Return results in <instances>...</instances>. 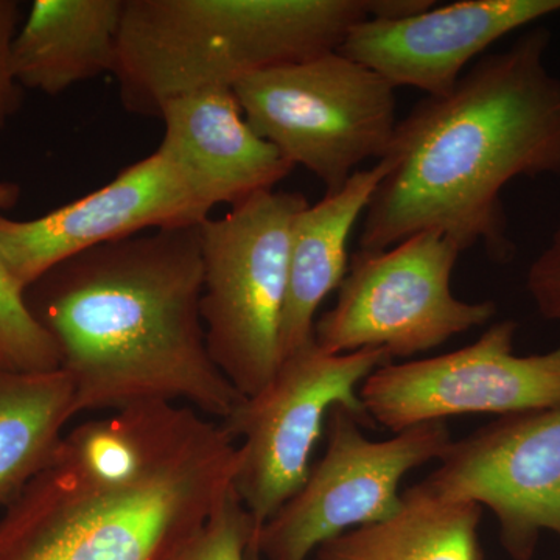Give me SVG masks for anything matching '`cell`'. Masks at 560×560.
Listing matches in <instances>:
<instances>
[{"mask_svg": "<svg viewBox=\"0 0 560 560\" xmlns=\"http://www.w3.org/2000/svg\"><path fill=\"white\" fill-rule=\"evenodd\" d=\"M219 420L145 404L80 423L7 503L0 560H158L234 489Z\"/></svg>", "mask_w": 560, "mask_h": 560, "instance_id": "cell-1", "label": "cell"}, {"mask_svg": "<svg viewBox=\"0 0 560 560\" xmlns=\"http://www.w3.org/2000/svg\"><path fill=\"white\" fill-rule=\"evenodd\" d=\"M551 32L530 28L485 55L444 97H425L397 121L360 250L377 253L438 231L466 250L510 261L501 191L518 176L560 175V79L547 68Z\"/></svg>", "mask_w": 560, "mask_h": 560, "instance_id": "cell-2", "label": "cell"}, {"mask_svg": "<svg viewBox=\"0 0 560 560\" xmlns=\"http://www.w3.org/2000/svg\"><path fill=\"white\" fill-rule=\"evenodd\" d=\"M201 296V224L95 246L25 291L79 415L179 404L224 422L245 397L210 357Z\"/></svg>", "mask_w": 560, "mask_h": 560, "instance_id": "cell-3", "label": "cell"}, {"mask_svg": "<svg viewBox=\"0 0 560 560\" xmlns=\"http://www.w3.org/2000/svg\"><path fill=\"white\" fill-rule=\"evenodd\" d=\"M374 0H127L113 77L121 106L160 117L183 95L340 49Z\"/></svg>", "mask_w": 560, "mask_h": 560, "instance_id": "cell-4", "label": "cell"}, {"mask_svg": "<svg viewBox=\"0 0 560 560\" xmlns=\"http://www.w3.org/2000/svg\"><path fill=\"white\" fill-rule=\"evenodd\" d=\"M307 205L300 191H264L201 224L206 342L243 397L278 371L291 224Z\"/></svg>", "mask_w": 560, "mask_h": 560, "instance_id": "cell-5", "label": "cell"}, {"mask_svg": "<svg viewBox=\"0 0 560 560\" xmlns=\"http://www.w3.org/2000/svg\"><path fill=\"white\" fill-rule=\"evenodd\" d=\"M234 94L243 116L293 167L340 190L361 162L385 156L397 127L396 90L340 51L253 73Z\"/></svg>", "mask_w": 560, "mask_h": 560, "instance_id": "cell-6", "label": "cell"}, {"mask_svg": "<svg viewBox=\"0 0 560 560\" xmlns=\"http://www.w3.org/2000/svg\"><path fill=\"white\" fill-rule=\"evenodd\" d=\"M390 359L385 350L337 355L324 352L313 338L280 361L275 377L221 422L237 442L241 464L234 489L253 521L254 539L307 480L313 453L335 407L348 408L363 427L374 425L359 390Z\"/></svg>", "mask_w": 560, "mask_h": 560, "instance_id": "cell-7", "label": "cell"}, {"mask_svg": "<svg viewBox=\"0 0 560 560\" xmlns=\"http://www.w3.org/2000/svg\"><path fill=\"white\" fill-rule=\"evenodd\" d=\"M463 249L438 231H423L377 253L359 250L349 260L338 300L315 323L324 352L382 349L410 359L485 326L492 301L455 296L452 275Z\"/></svg>", "mask_w": 560, "mask_h": 560, "instance_id": "cell-8", "label": "cell"}, {"mask_svg": "<svg viewBox=\"0 0 560 560\" xmlns=\"http://www.w3.org/2000/svg\"><path fill=\"white\" fill-rule=\"evenodd\" d=\"M361 427L342 405L329 412L326 453L261 526L250 560H311L327 540L385 521L399 510L401 480L440 460L453 441L445 422L420 423L386 441L370 440Z\"/></svg>", "mask_w": 560, "mask_h": 560, "instance_id": "cell-9", "label": "cell"}, {"mask_svg": "<svg viewBox=\"0 0 560 560\" xmlns=\"http://www.w3.org/2000/svg\"><path fill=\"white\" fill-rule=\"evenodd\" d=\"M517 323L492 324L477 341L433 359L383 364L361 383L372 422L394 433L459 415L511 416L560 405V346L517 355Z\"/></svg>", "mask_w": 560, "mask_h": 560, "instance_id": "cell-10", "label": "cell"}, {"mask_svg": "<svg viewBox=\"0 0 560 560\" xmlns=\"http://www.w3.org/2000/svg\"><path fill=\"white\" fill-rule=\"evenodd\" d=\"M422 482L442 499L489 508L508 556L533 559L541 534L560 539V405L452 441Z\"/></svg>", "mask_w": 560, "mask_h": 560, "instance_id": "cell-11", "label": "cell"}, {"mask_svg": "<svg viewBox=\"0 0 560 560\" xmlns=\"http://www.w3.org/2000/svg\"><path fill=\"white\" fill-rule=\"evenodd\" d=\"M210 209L160 149L102 189L35 220L0 215V260L22 291L62 261L145 231L200 226Z\"/></svg>", "mask_w": 560, "mask_h": 560, "instance_id": "cell-12", "label": "cell"}, {"mask_svg": "<svg viewBox=\"0 0 560 560\" xmlns=\"http://www.w3.org/2000/svg\"><path fill=\"white\" fill-rule=\"evenodd\" d=\"M559 11L560 0H459L400 20L370 18L338 51L394 90L444 97L493 43Z\"/></svg>", "mask_w": 560, "mask_h": 560, "instance_id": "cell-13", "label": "cell"}, {"mask_svg": "<svg viewBox=\"0 0 560 560\" xmlns=\"http://www.w3.org/2000/svg\"><path fill=\"white\" fill-rule=\"evenodd\" d=\"M167 154L210 210L232 208L275 190L293 172L282 154L249 127L234 90H208L162 106Z\"/></svg>", "mask_w": 560, "mask_h": 560, "instance_id": "cell-14", "label": "cell"}, {"mask_svg": "<svg viewBox=\"0 0 560 560\" xmlns=\"http://www.w3.org/2000/svg\"><path fill=\"white\" fill-rule=\"evenodd\" d=\"M381 161L357 171L340 190L294 217L289 246V283L280 323V361L315 338L319 305L340 289L349 268L348 243L361 213L383 178Z\"/></svg>", "mask_w": 560, "mask_h": 560, "instance_id": "cell-15", "label": "cell"}, {"mask_svg": "<svg viewBox=\"0 0 560 560\" xmlns=\"http://www.w3.org/2000/svg\"><path fill=\"white\" fill-rule=\"evenodd\" d=\"M127 0H35L11 46L20 86L58 95L113 75Z\"/></svg>", "mask_w": 560, "mask_h": 560, "instance_id": "cell-16", "label": "cell"}, {"mask_svg": "<svg viewBox=\"0 0 560 560\" xmlns=\"http://www.w3.org/2000/svg\"><path fill=\"white\" fill-rule=\"evenodd\" d=\"M481 515L478 504L442 499L420 481L388 518L327 540L311 560H485Z\"/></svg>", "mask_w": 560, "mask_h": 560, "instance_id": "cell-17", "label": "cell"}, {"mask_svg": "<svg viewBox=\"0 0 560 560\" xmlns=\"http://www.w3.org/2000/svg\"><path fill=\"white\" fill-rule=\"evenodd\" d=\"M77 415L68 372L0 368V503H9L49 464Z\"/></svg>", "mask_w": 560, "mask_h": 560, "instance_id": "cell-18", "label": "cell"}, {"mask_svg": "<svg viewBox=\"0 0 560 560\" xmlns=\"http://www.w3.org/2000/svg\"><path fill=\"white\" fill-rule=\"evenodd\" d=\"M21 187L0 180V210L11 209ZM0 368L13 372L61 370L60 350L49 331L33 315L25 293L0 260Z\"/></svg>", "mask_w": 560, "mask_h": 560, "instance_id": "cell-19", "label": "cell"}, {"mask_svg": "<svg viewBox=\"0 0 560 560\" xmlns=\"http://www.w3.org/2000/svg\"><path fill=\"white\" fill-rule=\"evenodd\" d=\"M254 526L235 489L212 515L158 560H250Z\"/></svg>", "mask_w": 560, "mask_h": 560, "instance_id": "cell-20", "label": "cell"}, {"mask_svg": "<svg viewBox=\"0 0 560 560\" xmlns=\"http://www.w3.org/2000/svg\"><path fill=\"white\" fill-rule=\"evenodd\" d=\"M526 289L545 319L560 320V226L530 265Z\"/></svg>", "mask_w": 560, "mask_h": 560, "instance_id": "cell-21", "label": "cell"}, {"mask_svg": "<svg viewBox=\"0 0 560 560\" xmlns=\"http://www.w3.org/2000/svg\"><path fill=\"white\" fill-rule=\"evenodd\" d=\"M20 3L14 0H0V131L20 103L16 79L11 70V46L16 36Z\"/></svg>", "mask_w": 560, "mask_h": 560, "instance_id": "cell-22", "label": "cell"}]
</instances>
